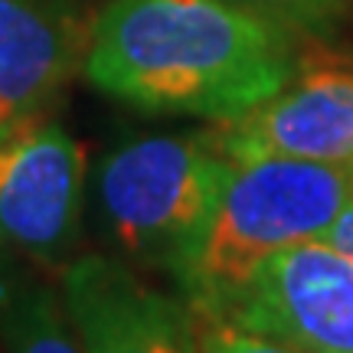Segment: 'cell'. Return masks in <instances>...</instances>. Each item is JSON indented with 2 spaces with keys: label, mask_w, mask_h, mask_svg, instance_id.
<instances>
[{
  "label": "cell",
  "mask_w": 353,
  "mask_h": 353,
  "mask_svg": "<svg viewBox=\"0 0 353 353\" xmlns=\"http://www.w3.org/2000/svg\"><path fill=\"white\" fill-rule=\"evenodd\" d=\"M85 151L59 121L39 114L0 134V249L43 272L63 268L82 232Z\"/></svg>",
  "instance_id": "4"
},
{
  "label": "cell",
  "mask_w": 353,
  "mask_h": 353,
  "mask_svg": "<svg viewBox=\"0 0 353 353\" xmlns=\"http://www.w3.org/2000/svg\"><path fill=\"white\" fill-rule=\"evenodd\" d=\"M223 174L226 154L206 134H144L118 144L92 183L105 236L125 262L174 281L200 242Z\"/></svg>",
  "instance_id": "3"
},
{
  "label": "cell",
  "mask_w": 353,
  "mask_h": 353,
  "mask_svg": "<svg viewBox=\"0 0 353 353\" xmlns=\"http://www.w3.org/2000/svg\"><path fill=\"white\" fill-rule=\"evenodd\" d=\"M193 330H196V353H298L272 337L236 327L219 317L193 314Z\"/></svg>",
  "instance_id": "11"
},
{
  "label": "cell",
  "mask_w": 353,
  "mask_h": 353,
  "mask_svg": "<svg viewBox=\"0 0 353 353\" xmlns=\"http://www.w3.org/2000/svg\"><path fill=\"white\" fill-rule=\"evenodd\" d=\"M59 294L85 353H196L190 304L121 255H72L59 268Z\"/></svg>",
  "instance_id": "6"
},
{
  "label": "cell",
  "mask_w": 353,
  "mask_h": 353,
  "mask_svg": "<svg viewBox=\"0 0 353 353\" xmlns=\"http://www.w3.org/2000/svg\"><path fill=\"white\" fill-rule=\"evenodd\" d=\"M226 157H294L353 167V63L304 59L272 99L206 131Z\"/></svg>",
  "instance_id": "7"
},
{
  "label": "cell",
  "mask_w": 353,
  "mask_h": 353,
  "mask_svg": "<svg viewBox=\"0 0 353 353\" xmlns=\"http://www.w3.org/2000/svg\"><path fill=\"white\" fill-rule=\"evenodd\" d=\"M353 200V170L294 157H226L210 219L174 288L193 314L216 311L281 249L321 239Z\"/></svg>",
  "instance_id": "2"
},
{
  "label": "cell",
  "mask_w": 353,
  "mask_h": 353,
  "mask_svg": "<svg viewBox=\"0 0 353 353\" xmlns=\"http://www.w3.org/2000/svg\"><path fill=\"white\" fill-rule=\"evenodd\" d=\"M350 170H353V167H350Z\"/></svg>",
  "instance_id": "13"
},
{
  "label": "cell",
  "mask_w": 353,
  "mask_h": 353,
  "mask_svg": "<svg viewBox=\"0 0 353 353\" xmlns=\"http://www.w3.org/2000/svg\"><path fill=\"white\" fill-rule=\"evenodd\" d=\"M203 317L272 337L298 353H353V262L324 239L265 259Z\"/></svg>",
  "instance_id": "5"
},
{
  "label": "cell",
  "mask_w": 353,
  "mask_h": 353,
  "mask_svg": "<svg viewBox=\"0 0 353 353\" xmlns=\"http://www.w3.org/2000/svg\"><path fill=\"white\" fill-rule=\"evenodd\" d=\"M0 341L7 353H85L59 288L7 249H0Z\"/></svg>",
  "instance_id": "9"
},
{
  "label": "cell",
  "mask_w": 353,
  "mask_h": 353,
  "mask_svg": "<svg viewBox=\"0 0 353 353\" xmlns=\"http://www.w3.org/2000/svg\"><path fill=\"white\" fill-rule=\"evenodd\" d=\"M229 3L285 26L301 39L334 37L353 7V0H229Z\"/></svg>",
  "instance_id": "10"
},
{
  "label": "cell",
  "mask_w": 353,
  "mask_h": 353,
  "mask_svg": "<svg viewBox=\"0 0 353 353\" xmlns=\"http://www.w3.org/2000/svg\"><path fill=\"white\" fill-rule=\"evenodd\" d=\"M301 65V37L229 0H108L82 76L108 99L213 125L272 99Z\"/></svg>",
  "instance_id": "1"
},
{
  "label": "cell",
  "mask_w": 353,
  "mask_h": 353,
  "mask_svg": "<svg viewBox=\"0 0 353 353\" xmlns=\"http://www.w3.org/2000/svg\"><path fill=\"white\" fill-rule=\"evenodd\" d=\"M321 239L327 242V245H334L337 252L347 255V259L353 262V200L337 213V219L330 223L327 232H324Z\"/></svg>",
  "instance_id": "12"
},
{
  "label": "cell",
  "mask_w": 353,
  "mask_h": 353,
  "mask_svg": "<svg viewBox=\"0 0 353 353\" xmlns=\"http://www.w3.org/2000/svg\"><path fill=\"white\" fill-rule=\"evenodd\" d=\"M82 0H0V134L50 112L82 69Z\"/></svg>",
  "instance_id": "8"
}]
</instances>
